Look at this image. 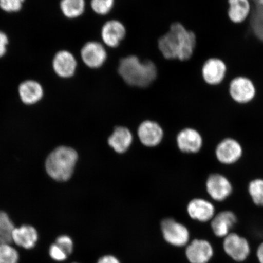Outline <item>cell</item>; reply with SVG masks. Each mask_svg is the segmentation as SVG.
Here are the masks:
<instances>
[{
	"label": "cell",
	"instance_id": "obj_1",
	"mask_svg": "<svg viewBox=\"0 0 263 263\" xmlns=\"http://www.w3.org/2000/svg\"><path fill=\"white\" fill-rule=\"evenodd\" d=\"M158 48L162 57L169 61L186 62L193 57L197 47L195 32L179 22H174L169 31L159 39Z\"/></svg>",
	"mask_w": 263,
	"mask_h": 263
},
{
	"label": "cell",
	"instance_id": "obj_2",
	"mask_svg": "<svg viewBox=\"0 0 263 263\" xmlns=\"http://www.w3.org/2000/svg\"><path fill=\"white\" fill-rule=\"evenodd\" d=\"M117 71L124 83L128 86L145 89L156 81L157 68L149 59L140 61L136 55H129L121 58Z\"/></svg>",
	"mask_w": 263,
	"mask_h": 263
},
{
	"label": "cell",
	"instance_id": "obj_3",
	"mask_svg": "<svg viewBox=\"0 0 263 263\" xmlns=\"http://www.w3.org/2000/svg\"><path fill=\"white\" fill-rule=\"evenodd\" d=\"M78 160V154L73 148L59 146L46 159V172L51 179L58 182H66L73 176Z\"/></svg>",
	"mask_w": 263,
	"mask_h": 263
},
{
	"label": "cell",
	"instance_id": "obj_4",
	"mask_svg": "<svg viewBox=\"0 0 263 263\" xmlns=\"http://www.w3.org/2000/svg\"><path fill=\"white\" fill-rule=\"evenodd\" d=\"M222 248L229 258L238 263L248 260L252 253V247L249 240L233 232L222 239Z\"/></svg>",
	"mask_w": 263,
	"mask_h": 263
},
{
	"label": "cell",
	"instance_id": "obj_5",
	"mask_svg": "<svg viewBox=\"0 0 263 263\" xmlns=\"http://www.w3.org/2000/svg\"><path fill=\"white\" fill-rule=\"evenodd\" d=\"M80 57L85 67L98 70L103 67L107 60V49L101 42L88 41L81 48Z\"/></svg>",
	"mask_w": 263,
	"mask_h": 263
},
{
	"label": "cell",
	"instance_id": "obj_6",
	"mask_svg": "<svg viewBox=\"0 0 263 263\" xmlns=\"http://www.w3.org/2000/svg\"><path fill=\"white\" fill-rule=\"evenodd\" d=\"M163 237L168 244L177 248L186 247L190 242V232L186 226L172 218H166L161 223Z\"/></svg>",
	"mask_w": 263,
	"mask_h": 263
},
{
	"label": "cell",
	"instance_id": "obj_7",
	"mask_svg": "<svg viewBox=\"0 0 263 263\" xmlns=\"http://www.w3.org/2000/svg\"><path fill=\"white\" fill-rule=\"evenodd\" d=\"M215 255V248L208 239L196 238L186 246L185 256L190 263H210Z\"/></svg>",
	"mask_w": 263,
	"mask_h": 263
},
{
	"label": "cell",
	"instance_id": "obj_8",
	"mask_svg": "<svg viewBox=\"0 0 263 263\" xmlns=\"http://www.w3.org/2000/svg\"><path fill=\"white\" fill-rule=\"evenodd\" d=\"M126 26L116 19L108 20L102 26L101 42L108 49H116L120 47L126 37Z\"/></svg>",
	"mask_w": 263,
	"mask_h": 263
},
{
	"label": "cell",
	"instance_id": "obj_9",
	"mask_svg": "<svg viewBox=\"0 0 263 263\" xmlns=\"http://www.w3.org/2000/svg\"><path fill=\"white\" fill-rule=\"evenodd\" d=\"M256 93L255 84L248 78L238 77L230 82V96L236 103L248 104L254 100Z\"/></svg>",
	"mask_w": 263,
	"mask_h": 263
},
{
	"label": "cell",
	"instance_id": "obj_10",
	"mask_svg": "<svg viewBox=\"0 0 263 263\" xmlns=\"http://www.w3.org/2000/svg\"><path fill=\"white\" fill-rule=\"evenodd\" d=\"M78 61L73 52L62 49L55 54L52 67L59 77L65 80L73 78L78 68Z\"/></svg>",
	"mask_w": 263,
	"mask_h": 263
},
{
	"label": "cell",
	"instance_id": "obj_11",
	"mask_svg": "<svg viewBox=\"0 0 263 263\" xmlns=\"http://www.w3.org/2000/svg\"><path fill=\"white\" fill-rule=\"evenodd\" d=\"M206 190L211 198L222 202L232 195L233 186L230 181L221 174H212L206 182Z\"/></svg>",
	"mask_w": 263,
	"mask_h": 263
},
{
	"label": "cell",
	"instance_id": "obj_12",
	"mask_svg": "<svg viewBox=\"0 0 263 263\" xmlns=\"http://www.w3.org/2000/svg\"><path fill=\"white\" fill-rule=\"evenodd\" d=\"M243 153L241 144L232 138L223 139L217 145L215 155L217 160L223 164L230 165L241 159Z\"/></svg>",
	"mask_w": 263,
	"mask_h": 263
},
{
	"label": "cell",
	"instance_id": "obj_13",
	"mask_svg": "<svg viewBox=\"0 0 263 263\" xmlns=\"http://www.w3.org/2000/svg\"><path fill=\"white\" fill-rule=\"evenodd\" d=\"M226 64L219 58H209L202 66L201 76L205 83L209 85H215L221 84L226 76Z\"/></svg>",
	"mask_w": 263,
	"mask_h": 263
},
{
	"label": "cell",
	"instance_id": "obj_14",
	"mask_svg": "<svg viewBox=\"0 0 263 263\" xmlns=\"http://www.w3.org/2000/svg\"><path fill=\"white\" fill-rule=\"evenodd\" d=\"M237 222L238 218L235 213L230 210H223L216 213L210 222V228L216 237L222 239L232 232V229Z\"/></svg>",
	"mask_w": 263,
	"mask_h": 263
},
{
	"label": "cell",
	"instance_id": "obj_15",
	"mask_svg": "<svg viewBox=\"0 0 263 263\" xmlns=\"http://www.w3.org/2000/svg\"><path fill=\"white\" fill-rule=\"evenodd\" d=\"M187 213L191 218L202 223L211 221L216 213L213 203L201 198L191 200L187 206Z\"/></svg>",
	"mask_w": 263,
	"mask_h": 263
},
{
	"label": "cell",
	"instance_id": "obj_16",
	"mask_svg": "<svg viewBox=\"0 0 263 263\" xmlns=\"http://www.w3.org/2000/svg\"><path fill=\"white\" fill-rule=\"evenodd\" d=\"M177 143L179 149L188 154L198 153L203 145V139L198 131L193 128H186L177 136Z\"/></svg>",
	"mask_w": 263,
	"mask_h": 263
},
{
	"label": "cell",
	"instance_id": "obj_17",
	"mask_svg": "<svg viewBox=\"0 0 263 263\" xmlns=\"http://www.w3.org/2000/svg\"><path fill=\"white\" fill-rule=\"evenodd\" d=\"M138 136L141 143L147 147H154L161 143L163 130L155 121L146 120L141 123L138 129Z\"/></svg>",
	"mask_w": 263,
	"mask_h": 263
},
{
	"label": "cell",
	"instance_id": "obj_18",
	"mask_svg": "<svg viewBox=\"0 0 263 263\" xmlns=\"http://www.w3.org/2000/svg\"><path fill=\"white\" fill-rule=\"evenodd\" d=\"M18 93L23 103L26 105H32L42 100L44 97V89L38 82L27 80L20 84Z\"/></svg>",
	"mask_w": 263,
	"mask_h": 263
},
{
	"label": "cell",
	"instance_id": "obj_19",
	"mask_svg": "<svg viewBox=\"0 0 263 263\" xmlns=\"http://www.w3.org/2000/svg\"><path fill=\"white\" fill-rule=\"evenodd\" d=\"M38 238L37 230L31 226L23 225L13 230L12 242L26 249L34 248Z\"/></svg>",
	"mask_w": 263,
	"mask_h": 263
},
{
	"label": "cell",
	"instance_id": "obj_20",
	"mask_svg": "<svg viewBox=\"0 0 263 263\" xmlns=\"http://www.w3.org/2000/svg\"><path fill=\"white\" fill-rule=\"evenodd\" d=\"M133 140L130 131L127 127L120 126L115 128L112 134L108 138V143L115 152L122 154L129 149Z\"/></svg>",
	"mask_w": 263,
	"mask_h": 263
},
{
	"label": "cell",
	"instance_id": "obj_21",
	"mask_svg": "<svg viewBox=\"0 0 263 263\" xmlns=\"http://www.w3.org/2000/svg\"><path fill=\"white\" fill-rule=\"evenodd\" d=\"M228 15L233 24H239L245 22L251 14V5L250 0H228Z\"/></svg>",
	"mask_w": 263,
	"mask_h": 263
},
{
	"label": "cell",
	"instance_id": "obj_22",
	"mask_svg": "<svg viewBox=\"0 0 263 263\" xmlns=\"http://www.w3.org/2000/svg\"><path fill=\"white\" fill-rule=\"evenodd\" d=\"M87 5V0H61L60 9L65 18L74 21L85 14Z\"/></svg>",
	"mask_w": 263,
	"mask_h": 263
},
{
	"label": "cell",
	"instance_id": "obj_23",
	"mask_svg": "<svg viewBox=\"0 0 263 263\" xmlns=\"http://www.w3.org/2000/svg\"><path fill=\"white\" fill-rule=\"evenodd\" d=\"M250 25L254 34L263 42V6L256 4L251 10Z\"/></svg>",
	"mask_w": 263,
	"mask_h": 263
},
{
	"label": "cell",
	"instance_id": "obj_24",
	"mask_svg": "<svg viewBox=\"0 0 263 263\" xmlns=\"http://www.w3.org/2000/svg\"><path fill=\"white\" fill-rule=\"evenodd\" d=\"M14 229V223L8 214L0 211V245L10 244L12 242V235Z\"/></svg>",
	"mask_w": 263,
	"mask_h": 263
},
{
	"label": "cell",
	"instance_id": "obj_25",
	"mask_svg": "<svg viewBox=\"0 0 263 263\" xmlns=\"http://www.w3.org/2000/svg\"><path fill=\"white\" fill-rule=\"evenodd\" d=\"M91 11L99 16L109 15L115 7V0H87Z\"/></svg>",
	"mask_w": 263,
	"mask_h": 263
},
{
	"label": "cell",
	"instance_id": "obj_26",
	"mask_svg": "<svg viewBox=\"0 0 263 263\" xmlns=\"http://www.w3.org/2000/svg\"><path fill=\"white\" fill-rule=\"evenodd\" d=\"M248 192L254 204L263 206V179H256L249 183Z\"/></svg>",
	"mask_w": 263,
	"mask_h": 263
},
{
	"label": "cell",
	"instance_id": "obj_27",
	"mask_svg": "<svg viewBox=\"0 0 263 263\" xmlns=\"http://www.w3.org/2000/svg\"><path fill=\"white\" fill-rule=\"evenodd\" d=\"M17 251L10 244L0 245V263H18Z\"/></svg>",
	"mask_w": 263,
	"mask_h": 263
},
{
	"label": "cell",
	"instance_id": "obj_28",
	"mask_svg": "<svg viewBox=\"0 0 263 263\" xmlns=\"http://www.w3.org/2000/svg\"><path fill=\"white\" fill-rule=\"evenodd\" d=\"M25 0H0V8L7 12L21 11Z\"/></svg>",
	"mask_w": 263,
	"mask_h": 263
},
{
	"label": "cell",
	"instance_id": "obj_29",
	"mask_svg": "<svg viewBox=\"0 0 263 263\" xmlns=\"http://www.w3.org/2000/svg\"><path fill=\"white\" fill-rule=\"evenodd\" d=\"M59 248L63 250L68 256L72 254L73 251V240L67 235H62L59 236L55 241Z\"/></svg>",
	"mask_w": 263,
	"mask_h": 263
},
{
	"label": "cell",
	"instance_id": "obj_30",
	"mask_svg": "<svg viewBox=\"0 0 263 263\" xmlns=\"http://www.w3.org/2000/svg\"><path fill=\"white\" fill-rule=\"evenodd\" d=\"M49 254L51 258L57 261H64L68 257V255L63 250L59 248L55 243L52 244L49 248Z\"/></svg>",
	"mask_w": 263,
	"mask_h": 263
},
{
	"label": "cell",
	"instance_id": "obj_31",
	"mask_svg": "<svg viewBox=\"0 0 263 263\" xmlns=\"http://www.w3.org/2000/svg\"><path fill=\"white\" fill-rule=\"evenodd\" d=\"M8 43L7 35L5 32L0 31V58L3 57L6 53Z\"/></svg>",
	"mask_w": 263,
	"mask_h": 263
},
{
	"label": "cell",
	"instance_id": "obj_32",
	"mask_svg": "<svg viewBox=\"0 0 263 263\" xmlns=\"http://www.w3.org/2000/svg\"><path fill=\"white\" fill-rule=\"evenodd\" d=\"M97 263H121L118 258L114 255H106L98 259Z\"/></svg>",
	"mask_w": 263,
	"mask_h": 263
},
{
	"label": "cell",
	"instance_id": "obj_33",
	"mask_svg": "<svg viewBox=\"0 0 263 263\" xmlns=\"http://www.w3.org/2000/svg\"><path fill=\"white\" fill-rule=\"evenodd\" d=\"M255 256L258 263H263V241L256 248Z\"/></svg>",
	"mask_w": 263,
	"mask_h": 263
},
{
	"label": "cell",
	"instance_id": "obj_34",
	"mask_svg": "<svg viewBox=\"0 0 263 263\" xmlns=\"http://www.w3.org/2000/svg\"><path fill=\"white\" fill-rule=\"evenodd\" d=\"M256 4L263 6V0H255Z\"/></svg>",
	"mask_w": 263,
	"mask_h": 263
},
{
	"label": "cell",
	"instance_id": "obj_35",
	"mask_svg": "<svg viewBox=\"0 0 263 263\" xmlns=\"http://www.w3.org/2000/svg\"><path fill=\"white\" fill-rule=\"evenodd\" d=\"M73 263H77V262H73Z\"/></svg>",
	"mask_w": 263,
	"mask_h": 263
},
{
	"label": "cell",
	"instance_id": "obj_36",
	"mask_svg": "<svg viewBox=\"0 0 263 263\" xmlns=\"http://www.w3.org/2000/svg\"><path fill=\"white\" fill-rule=\"evenodd\" d=\"M254 1H255V0H254Z\"/></svg>",
	"mask_w": 263,
	"mask_h": 263
}]
</instances>
